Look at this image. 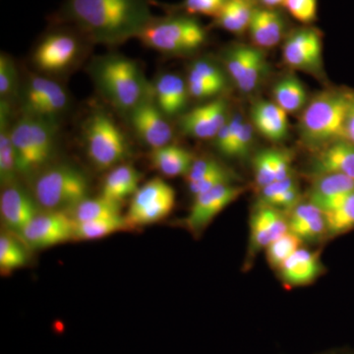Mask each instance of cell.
I'll return each instance as SVG.
<instances>
[{
	"instance_id": "1",
	"label": "cell",
	"mask_w": 354,
	"mask_h": 354,
	"mask_svg": "<svg viewBox=\"0 0 354 354\" xmlns=\"http://www.w3.org/2000/svg\"><path fill=\"white\" fill-rule=\"evenodd\" d=\"M153 18L150 0H65L59 12L88 41L104 44L138 38Z\"/></svg>"
},
{
	"instance_id": "2",
	"label": "cell",
	"mask_w": 354,
	"mask_h": 354,
	"mask_svg": "<svg viewBox=\"0 0 354 354\" xmlns=\"http://www.w3.org/2000/svg\"><path fill=\"white\" fill-rule=\"evenodd\" d=\"M90 73L102 97L127 115L142 102L152 99V86L130 58L118 55L95 58Z\"/></svg>"
},
{
	"instance_id": "3",
	"label": "cell",
	"mask_w": 354,
	"mask_h": 354,
	"mask_svg": "<svg viewBox=\"0 0 354 354\" xmlns=\"http://www.w3.org/2000/svg\"><path fill=\"white\" fill-rule=\"evenodd\" d=\"M354 90L330 87L314 95L298 123L300 140L312 152L344 139V122Z\"/></svg>"
},
{
	"instance_id": "4",
	"label": "cell",
	"mask_w": 354,
	"mask_h": 354,
	"mask_svg": "<svg viewBox=\"0 0 354 354\" xmlns=\"http://www.w3.org/2000/svg\"><path fill=\"white\" fill-rule=\"evenodd\" d=\"M147 48L167 55H192L208 41V32L194 16L174 14L156 18L138 38Z\"/></svg>"
},
{
	"instance_id": "5",
	"label": "cell",
	"mask_w": 354,
	"mask_h": 354,
	"mask_svg": "<svg viewBox=\"0 0 354 354\" xmlns=\"http://www.w3.org/2000/svg\"><path fill=\"white\" fill-rule=\"evenodd\" d=\"M88 178L80 169L69 165L44 169L37 176L32 196L39 208L48 212L69 213L88 198Z\"/></svg>"
},
{
	"instance_id": "6",
	"label": "cell",
	"mask_w": 354,
	"mask_h": 354,
	"mask_svg": "<svg viewBox=\"0 0 354 354\" xmlns=\"http://www.w3.org/2000/svg\"><path fill=\"white\" fill-rule=\"evenodd\" d=\"M11 139L17 158L18 174H35L48 164L55 152V122L24 114L11 127Z\"/></svg>"
},
{
	"instance_id": "7",
	"label": "cell",
	"mask_w": 354,
	"mask_h": 354,
	"mask_svg": "<svg viewBox=\"0 0 354 354\" xmlns=\"http://www.w3.org/2000/svg\"><path fill=\"white\" fill-rule=\"evenodd\" d=\"M83 133L86 152L97 169H113L129 156L127 137L104 111L91 114L84 124Z\"/></svg>"
},
{
	"instance_id": "8",
	"label": "cell",
	"mask_w": 354,
	"mask_h": 354,
	"mask_svg": "<svg viewBox=\"0 0 354 354\" xmlns=\"http://www.w3.org/2000/svg\"><path fill=\"white\" fill-rule=\"evenodd\" d=\"M46 32L32 53L35 66L46 74H60L75 66L87 39L73 26L67 24Z\"/></svg>"
},
{
	"instance_id": "9",
	"label": "cell",
	"mask_w": 354,
	"mask_h": 354,
	"mask_svg": "<svg viewBox=\"0 0 354 354\" xmlns=\"http://www.w3.org/2000/svg\"><path fill=\"white\" fill-rule=\"evenodd\" d=\"M176 191L160 177L150 179L133 195L127 220L129 228L164 220L176 206Z\"/></svg>"
},
{
	"instance_id": "10",
	"label": "cell",
	"mask_w": 354,
	"mask_h": 354,
	"mask_svg": "<svg viewBox=\"0 0 354 354\" xmlns=\"http://www.w3.org/2000/svg\"><path fill=\"white\" fill-rule=\"evenodd\" d=\"M283 64L290 69L305 72L323 80V34L314 26L291 30L283 44Z\"/></svg>"
},
{
	"instance_id": "11",
	"label": "cell",
	"mask_w": 354,
	"mask_h": 354,
	"mask_svg": "<svg viewBox=\"0 0 354 354\" xmlns=\"http://www.w3.org/2000/svg\"><path fill=\"white\" fill-rule=\"evenodd\" d=\"M223 64L230 80L243 94H251L260 87L269 73L264 50L253 44H232L223 53Z\"/></svg>"
},
{
	"instance_id": "12",
	"label": "cell",
	"mask_w": 354,
	"mask_h": 354,
	"mask_svg": "<svg viewBox=\"0 0 354 354\" xmlns=\"http://www.w3.org/2000/svg\"><path fill=\"white\" fill-rule=\"evenodd\" d=\"M21 102L26 115L55 122L66 111L69 97L59 83L44 76H32L25 84Z\"/></svg>"
},
{
	"instance_id": "13",
	"label": "cell",
	"mask_w": 354,
	"mask_h": 354,
	"mask_svg": "<svg viewBox=\"0 0 354 354\" xmlns=\"http://www.w3.org/2000/svg\"><path fill=\"white\" fill-rule=\"evenodd\" d=\"M75 223L68 213L44 211L17 234L30 249H46L74 241Z\"/></svg>"
},
{
	"instance_id": "14",
	"label": "cell",
	"mask_w": 354,
	"mask_h": 354,
	"mask_svg": "<svg viewBox=\"0 0 354 354\" xmlns=\"http://www.w3.org/2000/svg\"><path fill=\"white\" fill-rule=\"evenodd\" d=\"M244 186L225 184L194 197L186 216L185 225L191 234L200 235L218 214L245 192Z\"/></svg>"
},
{
	"instance_id": "15",
	"label": "cell",
	"mask_w": 354,
	"mask_h": 354,
	"mask_svg": "<svg viewBox=\"0 0 354 354\" xmlns=\"http://www.w3.org/2000/svg\"><path fill=\"white\" fill-rule=\"evenodd\" d=\"M230 116L227 99L218 97L179 116V128L184 135L192 138L214 139Z\"/></svg>"
},
{
	"instance_id": "16",
	"label": "cell",
	"mask_w": 354,
	"mask_h": 354,
	"mask_svg": "<svg viewBox=\"0 0 354 354\" xmlns=\"http://www.w3.org/2000/svg\"><path fill=\"white\" fill-rule=\"evenodd\" d=\"M128 116L139 138L152 150L171 144L174 130L153 99L142 102Z\"/></svg>"
},
{
	"instance_id": "17",
	"label": "cell",
	"mask_w": 354,
	"mask_h": 354,
	"mask_svg": "<svg viewBox=\"0 0 354 354\" xmlns=\"http://www.w3.org/2000/svg\"><path fill=\"white\" fill-rule=\"evenodd\" d=\"M39 206L19 184L13 183L2 188L0 196V213L6 227L14 234H19L35 216H38Z\"/></svg>"
},
{
	"instance_id": "18",
	"label": "cell",
	"mask_w": 354,
	"mask_h": 354,
	"mask_svg": "<svg viewBox=\"0 0 354 354\" xmlns=\"http://www.w3.org/2000/svg\"><path fill=\"white\" fill-rule=\"evenodd\" d=\"M308 169V174L313 178L324 174H342L354 180L353 144L339 139L316 151Z\"/></svg>"
},
{
	"instance_id": "19",
	"label": "cell",
	"mask_w": 354,
	"mask_h": 354,
	"mask_svg": "<svg viewBox=\"0 0 354 354\" xmlns=\"http://www.w3.org/2000/svg\"><path fill=\"white\" fill-rule=\"evenodd\" d=\"M290 30L286 16L279 9L258 6L249 26L251 43L260 50H272L285 41Z\"/></svg>"
},
{
	"instance_id": "20",
	"label": "cell",
	"mask_w": 354,
	"mask_h": 354,
	"mask_svg": "<svg viewBox=\"0 0 354 354\" xmlns=\"http://www.w3.org/2000/svg\"><path fill=\"white\" fill-rule=\"evenodd\" d=\"M290 230V223L283 212L260 204L250 218V249L249 254L253 255L261 249L267 248L272 242L286 234Z\"/></svg>"
},
{
	"instance_id": "21",
	"label": "cell",
	"mask_w": 354,
	"mask_h": 354,
	"mask_svg": "<svg viewBox=\"0 0 354 354\" xmlns=\"http://www.w3.org/2000/svg\"><path fill=\"white\" fill-rule=\"evenodd\" d=\"M153 101L167 118L185 113L190 95L187 82L178 74H160L152 86Z\"/></svg>"
},
{
	"instance_id": "22",
	"label": "cell",
	"mask_w": 354,
	"mask_h": 354,
	"mask_svg": "<svg viewBox=\"0 0 354 354\" xmlns=\"http://www.w3.org/2000/svg\"><path fill=\"white\" fill-rule=\"evenodd\" d=\"M254 128L272 143H281L288 136V113L274 102L260 100L251 109Z\"/></svg>"
},
{
	"instance_id": "23",
	"label": "cell",
	"mask_w": 354,
	"mask_h": 354,
	"mask_svg": "<svg viewBox=\"0 0 354 354\" xmlns=\"http://www.w3.org/2000/svg\"><path fill=\"white\" fill-rule=\"evenodd\" d=\"M320 254L299 248L279 268L281 278L290 286L309 285L321 274Z\"/></svg>"
},
{
	"instance_id": "24",
	"label": "cell",
	"mask_w": 354,
	"mask_h": 354,
	"mask_svg": "<svg viewBox=\"0 0 354 354\" xmlns=\"http://www.w3.org/2000/svg\"><path fill=\"white\" fill-rule=\"evenodd\" d=\"M258 6L257 0H227L220 12L214 18L213 26L235 36H243L248 32L249 26Z\"/></svg>"
},
{
	"instance_id": "25",
	"label": "cell",
	"mask_w": 354,
	"mask_h": 354,
	"mask_svg": "<svg viewBox=\"0 0 354 354\" xmlns=\"http://www.w3.org/2000/svg\"><path fill=\"white\" fill-rule=\"evenodd\" d=\"M10 102L1 101L0 106V181L2 188L16 183L17 158L11 139Z\"/></svg>"
},
{
	"instance_id": "26",
	"label": "cell",
	"mask_w": 354,
	"mask_h": 354,
	"mask_svg": "<svg viewBox=\"0 0 354 354\" xmlns=\"http://www.w3.org/2000/svg\"><path fill=\"white\" fill-rule=\"evenodd\" d=\"M141 179V172L137 171L133 165H116L111 169L102 183L101 196L121 204L138 190Z\"/></svg>"
},
{
	"instance_id": "27",
	"label": "cell",
	"mask_w": 354,
	"mask_h": 354,
	"mask_svg": "<svg viewBox=\"0 0 354 354\" xmlns=\"http://www.w3.org/2000/svg\"><path fill=\"white\" fill-rule=\"evenodd\" d=\"M150 158L153 167L167 177L185 176L195 160L187 149L172 144L152 150Z\"/></svg>"
},
{
	"instance_id": "28",
	"label": "cell",
	"mask_w": 354,
	"mask_h": 354,
	"mask_svg": "<svg viewBox=\"0 0 354 354\" xmlns=\"http://www.w3.org/2000/svg\"><path fill=\"white\" fill-rule=\"evenodd\" d=\"M272 95L274 104L288 114L302 113L309 102L304 84L293 74H288L277 81Z\"/></svg>"
},
{
	"instance_id": "29",
	"label": "cell",
	"mask_w": 354,
	"mask_h": 354,
	"mask_svg": "<svg viewBox=\"0 0 354 354\" xmlns=\"http://www.w3.org/2000/svg\"><path fill=\"white\" fill-rule=\"evenodd\" d=\"M68 214L74 223H85V221L120 216L121 204L102 196L88 197L82 202L79 203L75 208L72 209Z\"/></svg>"
},
{
	"instance_id": "30",
	"label": "cell",
	"mask_w": 354,
	"mask_h": 354,
	"mask_svg": "<svg viewBox=\"0 0 354 354\" xmlns=\"http://www.w3.org/2000/svg\"><path fill=\"white\" fill-rule=\"evenodd\" d=\"M129 228L127 216H115L75 223L74 241H95Z\"/></svg>"
},
{
	"instance_id": "31",
	"label": "cell",
	"mask_w": 354,
	"mask_h": 354,
	"mask_svg": "<svg viewBox=\"0 0 354 354\" xmlns=\"http://www.w3.org/2000/svg\"><path fill=\"white\" fill-rule=\"evenodd\" d=\"M27 249L19 236L2 232L0 236V272L2 276L12 274L27 264Z\"/></svg>"
},
{
	"instance_id": "32",
	"label": "cell",
	"mask_w": 354,
	"mask_h": 354,
	"mask_svg": "<svg viewBox=\"0 0 354 354\" xmlns=\"http://www.w3.org/2000/svg\"><path fill=\"white\" fill-rule=\"evenodd\" d=\"M354 192V180L342 174H324L314 177L309 201L315 203L339 195Z\"/></svg>"
},
{
	"instance_id": "33",
	"label": "cell",
	"mask_w": 354,
	"mask_h": 354,
	"mask_svg": "<svg viewBox=\"0 0 354 354\" xmlns=\"http://www.w3.org/2000/svg\"><path fill=\"white\" fill-rule=\"evenodd\" d=\"M188 76L194 77L208 84L220 95L227 90L230 80L225 67L209 58H199L193 62Z\"/></svg>"
},
{
	"instance_id": "34",
	"label": "cell",
	"mask_w": 354,
	"mask_h": 354,
	"mask_svg": "<svg viewBox=\"0 0 354 354\" xmlns=\"http://www.w3.org/2000/svg\"><path fill=\"white\" fill-rule=\"evenodd\" d=\"M323 214L327 234L330 236H337L354 230V192L337 208Z\"/></svg>"
},
{
	"instance_id": "35",
	"label": "cell",
	"mask_w": 354,
	"mask_h": 354,
	"mask_svg": "<svg viewBox=\"0 0 354 354\" xmlns=\"http://www.w3.org/2000/svg\"><path fill=\"white\" fill-rule=\"evenodd\" d=\"M301 243L302 241L297 235L291 232H286L266 248L268 263L272 269H279L292 254L297 252Z\"/></svg>"
},
{
	"instance_id": "36",
	"label": "cell",
	"mask_w": 354,
	"mask_h": 354,
	"mask_svg": "<svg viewBox=\"0 0 354 354\" xmlns=\"http://www.w3.org/2000/svg\"><path fill=\"white\" fill-rule=\"evenodd\" d=\"M18 93V71L12 58L0 55V97L2 101H11Z\"/></svg>"
},
{
	"instance_id": "37",
	"label": "cell",
	"mask_w": 354,
	"mask_h": 354,
	"mask_svg": "<svg viewBox=\"0 0 354 354\" xmlns=\"http://www.w3.org/2000/svg\"><path fill=\"white\" fill-rule=\"evenodd\" d=\"M255 183L259 189L276 181L274 150H263L253 158Z\"/></svg>"
},
{
	"instance_id": "38",
	"label": "cell",
	"mask_w": 354,
	"mask_h": 354,
	"mask_svg": "<svg viewBox=\"0 0 354 354\" xmlns=\"http://www.w3.org/2000/svg\"><path fill=\"white\" fill-rule=\"evenodd\" d=\"M235 179H236V176H235L234 172L223 165L220 169L203 177L196 183L189 184V190L191 194L195 197L207 192V191L218 187V186L234 184Z\"/></svg>"
},
{
	"instance_id": "39",
	"label": "cell",
	"mask_w": 354,
	"mask_h": 354,
	"mask_svg": "<svg viewBox=\"0 0 354 354\" xmlns=\"http://www.w3.org/2000/svg\"><path fill=\"white\" fill-rule=\"evenodd\" d=\"M283 7L302 26H311L318 19V0H286Z\"/></svg>"
},
{
	"instance_id": "40",
	"label": "cell",
	"mask_w": 354,
	"mask_h": 354,
	"mask_svg": "<svg viewBox=\"0 0 354 354\" xmlns=\"http://www.w3.org/2000/svg\"><path fill=\"white\" fill-rule=\"evenodd\" d=\"M227 0H183L176 9L190 16L203 15L215 18Z\"/></svg>"
},
{
	"instance_id": "41",
	"label": "cell",
	"mask_w": 354,
	"mask_h": 354,
	"mask_svg": "<svg viewBox=\"0 0 354 354\" xmlns=\"http://www.w3.org/2000/svg\"><path fill=\"white\" fill-rule=\"evenodd\" d=\"M254 142V127L252 122L244 120L242 123L230 158H244L250 153Z\"/></svg>"
},
{
	"instance_id": "42",
	"label": "cell",
	"mask_w": 354,
	"mask_h": 354,
	"mask_svg": "<svg viewBox=\"0 0 354 354\" xmlns=\"http://www.w3.org/2000/svg\"><path fill=\"white\" fill-rule=\"evenodd\" d=\"M323 216V212L313 203H299L295 208L291 209L290 218L288 221L290 230L317 220V218H322Z\"/></svg>"
},
{
	"instance_id": "43",
	"label": "cell",
	"mask_w": 354,
	"mask_h": 354,
	"mask_svg": "<svg viewBox=\"0 0 354 354\" xmlns=\"http://www.w3.org/2000/svg\"><path fill=\"white\" fill-rule=\"evenodd\" d=\"M297 186V181L293 177L285 180L274 181L266 187L260 189V204L270 206L274 200L278 199L286 191Z\"/></svg>"
},
{
	"instance_id": "44",
	"label": "cell",
	"mask_w": 354,
	"mask_h": 354,
	"mask_svg": "<svg viewBox=\"0 0 354 354\" xmlns=\"http://www.w3.org/2000/svg\"><path fill=\"white\" fill-rule=\"evenodd\" d=\"M290 230L297 235L301 241H315V239H320L324 234H327V227H326L324 216L322 218H317L310 223L290 228Z\"/></svg>"
},
{
	"instance_id": "45",
	"label": "cell",
	"mask_w": 354,
	"mask_h": 354,
	"mask_svg": "<svg viewBox=\"0 0 354 354\" xmlns=\"http://www.w3.org/2000/svg\"><path fill=\"white\" fill-rule=\"evenodd\" d=\"M220 162L211 158H202L199 160H195L191 167L189 172L185 176L186 181L188 185L191 183H196V181L202 179L203 177L208 176L216 169H220L221 167Z\"/></svg>"
},
{
	"instance_id": "46",
	"label": "cell",
	"mask_w": 354,
	"mask_h": 354,
	"mask_svg": "<svg viewBox=\"0 0 354 354\" xmlns=\"http://www.w3.org/2000/svg\"><path fill=\"white\" fill-rule=\"evenodd\" d=\"M276 181L292 177V155L288 151L274 150Z\"/></svg>"
},
{
	"instance_id": "47",
	"label": "cell",
	"mask_w": 354,
	"mask_h": 354,
	"mask_svg": "<svg viewBox=\"0 0 354 354\" xmlns=\"http://www.w3.org/2000/svg\"><path fill=\"white\" fill-rule=\"evenodd\" d=\"M300 191L298 186L286 191L278 199L274 200L270 206L283 211V209H292L299 204Z\"/></svg>"
},
{
	"instance_id": "48",
	"label": "cell",
	"mask_w": 354,
	"mask_h": 354,
	"mask_svg": "<svg viewBox=\"0 0 354 354\" xmlns=\"http://www.w3.org/2000/svg\"><path fill=\"white\" fill-rule=\"evenodd\" d=\"M344 139L354 145V92L349 102L346 122H344Z\"/></svg>"
},
{
	"instance_id": "49",
	"label": "cell",
	"mask_w": 354,
	"mask_h": 354,
	"mask_svg": "<svg viewBox=\"0 0 354 354\" xmlns=\"http://www.w3.org/2000/svg\"><path fill=\"white\" fill-rule=\"evenodd\" d=\"M259 6L265 8L279 9L283 7L286 0H257Z\"/></svg>"
},
{
	"instance_id": "50",
	"label": "cell",
	"mask_w": 354,
	"mask_h": 354,
	"mask_svg": "<svg viewBox=\"0 0 354 354\" xmlns=\"http://www.w3.org/2000/svg\"><path fill=\"white\" fill-rule=\"evenodd\" d=\"M330 354H353L351 353H330Z\"/></svg>"
}]
</instances>
